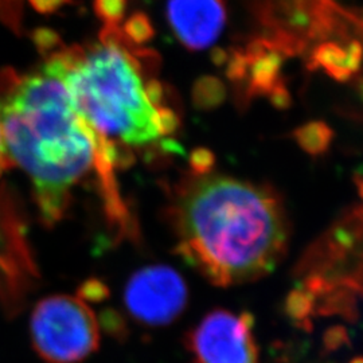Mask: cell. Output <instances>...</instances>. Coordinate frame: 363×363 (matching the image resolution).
I'll use <instances>...</instances> for the list:
<instances>
[{
  "mask_svg": "<svg viewBox=\"0 0 363 363\" xmlns=\"http://www.w3.org/2000/svg\"><path fill=\"white\" fill-rule=\"evenodd\" d=\"M13 167L9 156L6 154V148H4V143H3V138H1V132H0V175L3 174L4 169Z\"/></svg>",
  "mask_w": 363,
  "mask_h": 363,
  "instance_id": "obj_13",
  "label": "cell"
},
{
  "mask_svg": "<svg viewBox=\"0 0 363 363\" xmlns=\"http://www.w3.org/2000/svg\"><path fill=\"white\" fill-rule=\"evenodd\" d=\"M30 4L39 13H54L61 9L69 0H28Z\"/></svg>",
  "mask_w": 363,
  "mask_h": 363,
  "instance_id": "obj_12",
  "label": "cell"
},
{
  "mask_svg": "<svg viewBox=\"0 0 363 363\" xmlns=\"http://www.w3.org/2000/svg\"><path fill=\"white\" fill-rule=\"evenodd\" d=\"M45 69L61 79L79 115L116 154L152 148L178 127L160 84L118 27H105L89 46L49 49Z\"/></svg>",
  "mask_w": 363,
  "mask_h": 363,
  "instance_id": "obj_3",
  "label": "cell"
},
{
  "mask_svg": "<svg viewBox=\"0 0 363 363\" xmlns=\"http://www.w3.org/2000/svg\"><path fill=\"white\" fill-rule=\"evenodd\" d=\"M34 350L46 363H78L100 345L97 316L81 298L52 295L40 300L30 319Z\"/></svg>",
  "mask_w": 363,
  "mask_h": 363,
  "instance_id": "obj_4",
  "label": "cell"
},
{
  "mask_svg": "<svg viewBox=\"0 0 363 363\" xmlns=\"http://www.w3.org/2000/svg\"><path fill=\"white\" fill-rule=\"evenodd\" d=\"M167 18L187 49L205 50L220 38L226 11L222 0H169Z\"/></svg>",
  "mask_w": 363,
  "mask_h": 363,
  "instance_id": "obj_7",
  "label": "cell"
},
{
  "mask_svg": "<svg viewBox=\"0 0 363 363\" xmlns=\"http://www.w3.org/2000/svg\"><path fill=\"white\" fill-rule=\"evenodd\" d=\"M77 298L85 303H101L109 298V288L99 279H88L79 286Z\"/></svg>",
  "mask_w": 363,
  "mask_h": 363,
  "instance_id": "obj_10",
  "label": "cell"
},
{
  "mask_svg": "<svg viewBox=\"0 0 363 363\" xmlns=\"http://www.w3.org/2000/svg\"><path fill=\"white\" fill-rule=\"evenodd\" d=\"M0 132L11 164L31 181L45 223L62 220L72 190L94 172L108 218L124 230L130 226L115 175L118 157L49 70L0 73Z\"/></svg>",
  "mask_w": 363,
  "mask_h": 363,
  "instance_id": "obj_1",
  "label": "cell"
},
{
  "mask_svg": "<svg viewBox=\"0 0 363 363\" xmlns=\"http://www.w3.org/2000/svg\"><path fill=\"white\" fill-rule=\"evenodd\" d=\"M361 26L363 27V19H361Z\"/></svg>",
  "mask_w": 363,
  "mask_h": 363,
  "instance_id": "obj_14",
  "label": "cell"
},
{
  "mask_svg": "<svg viewBox=\"0 0 363 363\" xmlns=\"http://www.w3.org/2000/svg\"><path fill=\"white\" fill-rule=\"evenodd\" d=\"M194 169L182 181L171 208L179 255L216 286L268 274L288 241L279 198L265 186Z\"/></svg>",
  "mask_w": 363,
  "mask_h": 363,
  "instance_id": "obj_2",
  "label": "cell"
},
{
  "mask_svg": "<svg viewBox=\"0 0 363 363\" xmlns=\"http://www.w3.org/2000/svg\"><path fill=\"white\" fill-rule=\"evenodd\" d=\"M130 316L144 325H166L175 320L187 303V286L181 274L166 265H151L133 273L124 292Z\"/></svg>",
  "mask_w": 363,
  "mask_h": 363,
  "instance_id": "obj_5",
  "label": "cell"
},
{
  "mask_svg": "<svg viewBox=\"0 0 363 363\" xmlns=\"http://www.w3.org/2000/svg\"><path fill=\"white\" fill-rule=\"evenodd\" d=\"M97 323H99V327H101L103 331H105L106 334H109L111 337H117V339H123L128 331L123 315L115 310H111V308L101 312V315L97 318Z\"/></svg>",
  "mask_w": 363,
  "mask_h": 363,
  "instance_id": "obj_9",
  "label": "cell"
},
{
  "mask_svg": "<svg viewBox=\"0 0 363 363\" xmlns=\"http://www.w3.org/2000/svg\"><path fill=\"white\" fill-rule=\"evenodd\" d=\"M127 0H94L96 13L105 22V27H118L124 18Z\"/></svg>",
  "mask_w": 363,
  "mask_h": 363,
  "instance_id": "obj_8",
  "label": "cell"
},
{
  "mask_svg": "<svg viewBox=\"0 0 363 363\" xmlns=\"http://www.w3.org/2000/svg\"><path fill=\"white\" fill-rule=\"evenodd\" d=\"M189 346L198 363H257L252 319L245 313L211 312L196 325Z\"/></svg>",
  "mask_w": 363,
  "mask_h": 363,
  "instance_id": "obj_6",
  "label": "cell"
},
{
  "mask_svg": "<svg viewBox=\"0 0 363 363\" xmlns=\"http://www.w3.org/2000/svg\"><path fill=\"white\" fill-rule=\"evenodd\" d=\"M151 27L148 26L147 19L140 16V18H133L127 23V28L124 30V35L130 40H144L151 34Z\"/></svg>",
  "mask_w": 363,
  "mask_h": 363,
  "instance_id": "obj_11",
  "label": "cell"
}]
</instances>
